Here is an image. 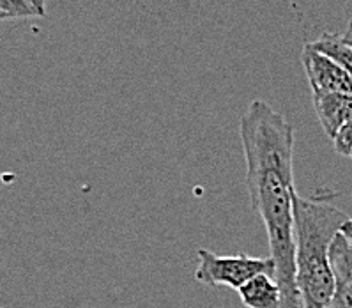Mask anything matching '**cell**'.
<instances>
[{
    "mask_svg": "<svg viewBox=\"0 0 352 308\" xmlns=\"http://www.w3.org/2000/svg\"><path fill=\"white\" fill-rule=\"evenodd\" d=\"M246 186L253 211L264 221L282 308H302L296 285L294 126L262 100H253L239 121Z\"/></svg>",
    "mask_w": 352,
    "mask_h": 308,
    "instance_id": "obj_1",
    "label": "cell"
},
{
    "mask_svg": "<svg viewBox=\"0 0 352 308\" xmlns=\"http://www.w3.org/2000/svg\"><path fill=\"white\" fill-rule=\"evenodd\" d=\"M296 285L302 308H326L335 294L329 246L349 220L329 200L308 199L294 192Z\"/></svg>",
    "mask_w": 352,
    "mask_h": 308,
    "instance_id": "obj_2",
    "label": "cell"
},
{
    "mask_svg": "<svg viewBox=\"0 0 352 308\" xmlns=\"http://www.w3.org/2000/svg\"><path fill=\"white\" fill-rule=\"evenodd\" d=\"M199 264L195 280L208 287H225L239 291L246 282L257 275L274 276V263L271 257H250V255H216L200 248L197 252Z\"/></svg>",
    "mask_w": 352,
    "mask_h": 308,
    "instance_id": "obj_3",
    "label": "cell"
},
{
    "mask_svg": "<svg viewBox=\"0 0 352 308\" xmlns=\"http://www.w3.org/2000/svg\"><path fill=\"white\" fill-rule=\"evenodd\" d=\"M301 64L311 92H340L352 94V80L338 64L327 55L305 45L301 50Z\"/></svg>",
    "mask_w": 352,
    "mask_h": 308,
    "instance_id": "obj_4",
    "label": "cell"
},
{
    "mask_svg": "<svg viewBox=\"0 0 352 308\" xmlns=\"http://www.w3.org/2000/svg\"><path fill=\"white\" fill-rule=\"evenodd\" d=\"M329 263L335 273V294L326 308H352V245L342 232L329 246Z\"/></svg>",
    "mask_w": 352,
    "mask_h": 308,
    "instance_id": "obj_5",
    "label": "cell"
},
{
    "mask_svg": "<svg viewBox=\"0 0 352 308\" xmlns=\"http://www.w3.org/2000/svg\"><path fill=\"white\" fill-rule=\"evenodd\" d=\"M311 103L317 113L324 133L331 138L338 133V129L351 121L352 117V94L340 92H311Z\"/></svg>",
    "mask_w": 352,
    "mask_h": 308,
    "instance_id": "obj_6",
    "label": "cell"
},
{
    "mask_svg": "<svg viewBox=\"0 0 352 308\" xmlns=\"http://www.w3.org/2000/svg\"><path fill=\"white\" fill-rule=\"evenodd\" d=\"M237 292L246 308H282V289L271 275H257Z\"/></svg>",
    "mask_w": 352,
    "mask_h": 308,
    "instance_id": "obj_7",
    "label": "cell"
},
{
    "mask_svg": "<svg viewBox=\"0 0 352 308\" xmlns=\"http://www.w3.org/2000/svg\"><path fill=\"white\" fill-rule=\"evenodd\" d=\"M308 45H310L314 50L320 52V54L333 58V60H335L352 80V48L345 45V43H342L338 34L326 32L322 34L319 39L308 43Z\"/></svg>",
    "mask_w": 352,
    "mask_h": 308,
    "instance_id": "obj_8",
    "label": "cell"
},
{
    "mask_svg": "<svg viewBox=\"0 0 352 308\" xmlns=\"http://www.w3.org/2000/svg\"><path fill=\"white\" fill-rule=\"evenodd\" d=\"M39 16L29 0H0V21Z\"/></svg>",
    "mask_w": 352,
    "mask_h": 308,
    "instance_id": "obj_9",
    "label": "cell"
},
{
    "mask_svg": "<svg viewBox=\"0 0 352 308\" xmlns=\"http://www.w3.org/2000/svg\"><path fill=\"white\" fill-rule=\"evenodd\" d=\"M333 146L340 156H349L352 154V119L345 122L342 128L338 129V133L333 137Z\"/></svg>",
    "mask_w": 352,
    "mask_h": 308,
    "instance_id": "obj_10",
    "label": "cell"
},
{
    "mask_svg": "<svg viewBox=\"0 0 352 308\" xmlns=\"http://www.w3.org/2000/svg\"><path fill=\"white\" fill-rule=\"evenodd\" d=\"M340 39H342V43H345L347 46H351L352 48V20L349 21L347 29H345L344 34H340Z\"/></svg>",
    "mask_w": 352,
    "mask_h": 308,
    "instance_id": "obj_11",
    "label": "cell"
},
{
    "mask_svg": "<svg viewBox=\"0 0 352 308\" xmlns=\"http://www.w3.org/2000/svg\"><path fill=\"white\" fill-rule=\"evenodd\" d=\"M340 232L344 234L345 238L349 239V243H351L352 245V218L349 217V220L345 221L344 225H342V229H340Z\"/></svg>",
    "mask_w": 352,
    "mask_h": 308,
    "instance_id": "obj_12",
    "label": "cell"
},
{
    "mask_svg": "<svg viewBox=\"0 0 352 308\" xmlns=\"http://www.w3.org/2000/svg\"><path fill=\"white\" fill-rule=\"evenodd\" d=\"M30 4L36 8V11H38L39 16H45L46 14V0H29Z\"/></svg>",
    "mask_w": 352,
    "mask_h": 308,
    "instance_id": "obj_13",
    "label": "cell"
},
{
    "mask_svg": "<svg viewBox=\"0 0 352 308\" xmlns=\"http://www.w3.org/2000/svg\"><path fill=\"white\" fill-rule=\"evenodd\" d=\"M351 158H352V154H351Z\"/></svg>",
    "mask_w": 352,
    "mask_h": 308,
    "instance_id": "obj_14",
    "label": "cell"
}]
</instances>
